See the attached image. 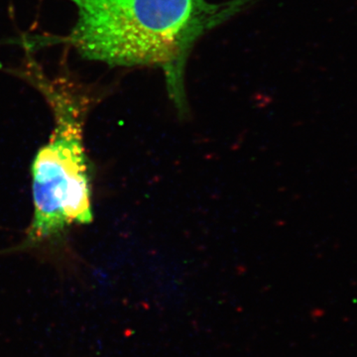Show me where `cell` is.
<instances>
[{
    "label": "cell",
    "mask_w": 357,
    "mask_h": 357,
    "mask_svg": "<svg viewBox=\"0 0 357 357\" xmlns=\"http://www.w3.org/2000/svg\"><path fill=\"white\" fill-rule=\"evenodd\" d=\"M77 20L64 37L29 38L33 47L65 44L110 68H156L178 116L190 119L185 69L199 40L260 0H70Z\"/></svg>",
    "instance_id": "obj_1"
},
{
    "label": "cell",
    "mask_w": 357,
    "mask_h": 357,
    "mask_svg": "<svg viewBox=\"0 0 357 357\" xmlns=\"http://www.w3.org/2000/svg\"><path fill=\"white\" fill-rule=\"evenodd\" d=\"M23 48L20 64L2 70L36 89L54 117L50 138L33 159V218L21 245L26 248L55 241L70 227L93 222L84 126L89 110L107 95V88L84 83L66 63L57 74H47L32 49Z\"/></svg>",
    "instance_id": "obj_2"
}]
</instances>
